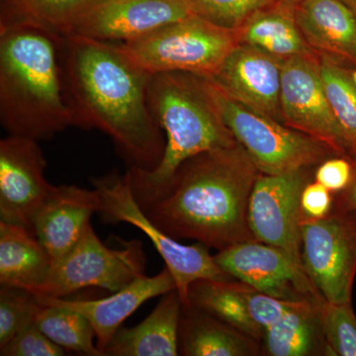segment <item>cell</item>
<instances>
[{
  "label": "cell",
  "instance_id": "obj_21",
  "mask_svg": "<svg viewBox=\"0 0 356 356\" xmlns=\"http://www.w3.org/2000/svg\"><path fill=\"white\" fill-rule=\"evenodd\" d=\"M51 266L53 259L32 232L0 221V284L37 292Z\"/></svg>",
  "mask_w": 356,
  "mask_h": 356
},
{
  "label": "cell",
  "instance_id": "obj_35",
  "mask_svg": "<svg viewBox=\"0 0 356 356\" xmlns=\"http://www.w3.org/2000/svg\"><path fill=\"white\" fill-rule=\"evenodd\" d=\"M336 200V199H334ZM336 202L356 213V161L353 163V177L350 186L341 192Z\"/></svg>",
  "mask_w": 356,
  "mask_h": 356
},
{
  "label": "cell",
  "instance_id": "obj_9",
  "mask_svg": "<svg viewBox=\"0 0 356 356\" xmlns=\"http://www.w3.org/2000/svg\"><path fill=\"white\" fill-rule=\"evenodd\" d=\"M304 270L329 303L351 302L356 275V213L334 200L327 217L301 222Z\"/></svg>",
  "mask_w": 356,
  "mask_h": 356
},
{
  "label": "cell",
  "instance_id": "obj_24",
  "mask_svg": "<svg viewBox=\"0 0 356 356\" xmlns=\"http://www.w3.org/2000/svg\"><path fill=\"white\" fill-rule=\"evenodd\" d=\"M250 288L241 281H196L189 290V304L261 341L264 331L255 324L248 311Z\"/></svg>",
  "mask_w": 356,
  "mask_h": 356
},
{
  "label": "cell",
  "instance_id": "obj_7",
  "mask_svg": "<svg viewBox=\"0 0 356 356\" xmlns=\"http://www.w3.org/2000/svg\"><path fill=\"white\" fill-rule=\"evenodd\" d=\"M100 199L99 213L109 222H128L140 229L153 243L172 273L177 291L184 306H189V290L199 280H233L218 266L201 243L182 245L149 220L134 195L128 172L112 173L92 180Z\"/></svg>",
  "mask_w": 356,
  "mask_h": 356
},
{
  "label": "cell",
  "instance_id": "obj_22",
  "mask_svg": "<svg viewBox=\"0 0 356 356\" xmlns=\"http://www.w3.org/2000/svg\"><path fill=\"white\" fill-rule=\"evenodd\" d=\"M179 351L187 356L259 355V341L196 307L182 306Z\"/></svg>",
  "mask_w": 356,
  "mask_h": 356
},
{
  "label": "cell",
  "instance_id": "obj_29",
  "mask_svg": "<svg viewBox=\"0 0 356 356\" xmlns=\"http://www.w3.org/2000/svg\"><path fill=\"white\" fill-rule=\"evenodd\" d=\"M327 355L356 356V316L351 302L322 307Z\"/></svg>",
  "mask_w": 356,
  "mask_h": 356
},
{
  "label": "cell",
  "instance_id": "obj_10",
  "mask_svg": "<svg viewBox=\"0 0 356 356\" xmlns=\"http://www.w3.org/2000/svg\"><path fill=\"white\" fill-rule=\"evenodd\" d=\"M281 121L323 143L337 156H348V145L325 93L320 57H294L281 67Z\"/></svg>",
  "mask_w": 356,
  "mask_h": 356
},
{
  "label": "cell",
  "instance_id": "obj_2",
  "mask_svg": "<svg viewBox=\"0 0 356 356\" xmlns=\"http://www.w3.org/2000/svg\"><path fill=\"white\" fill-rule=\"evenodd\" d=\"M259 170L240 144L185 161L165 191L143 206L165 233L222 250L254 241L248 201Z\"/></svg>",
  "mask_w": 356,
  "mask_h": 356
},
{
  "label": "cell",
  "instance_id": "obj_20",
  "mask_svg": "<svg viewBox=\"0 0 356 356\" xmlns=\"http://www.w3.org/2000/svg\"><path fill=\"white\" fill-rule=\"evenodd\" d=\"M296 0H276L236 30L238 44H250L280 60L318 57L307 44L295 16Z\"/></svg>",
  "mask_w": 356,
  "mask_h": 356
},
{
  "label": "cell",
  "instance_id": "obj_16",
  "mask_svg": "<svg viewBox=\"0 0 356 356\" xmlns=\"http://www.w3.org/2000/svg\"><path fill=\"white\" fill-rule=\"evenodd\" d=\"M177 290L172 273L165 267L158 275L140 276L127 286L114 292L106 298L67 300L36 295L41 305L65 307L79 312L88 318L96 334V346L102 351L111 341L124 321L135 313L145 302ZM104 355V353H103Z\"/></svg>",
  "mask_w": 356,
  "mask_h": 356
},
{
  "label": "cell",
  "instance_id": "obj_23",
  "mask_svg": "<svg viewBox=\"0 0 356 356\" xmlns=\"http://www.w3.org/2000/svg\"><path fill=\"white\" fill-rule=\"evenodd\" d=\"M325 302H297L277 323L266 329L261 341L266 355H327L322 313Z\"/></svg>",
  "mask_w": 356,
  "mask_h": 356
},
{
  "label": "cell",
  "instance_id": "obj_5",
  "mask_svg": "<svg viewBox=\"0 0 356 356\" xmlns=\"http://www.w3.org/2000/svg\"><path fill=\"white\" fill-rule=\"evenodd\" d=\"M238 44L234 30L192 14L119 46L149 76L184 72L211 79Z\"/></svg>",
  "mask_w": 356,
  "mask_h": 356
},
{
  "label": "cell",
  "instance_id": "obj_3",
  "mask_svg": "<svg viewBox=\"0 0 356 356\" xmlns=\"http://www.w3.org/2000/svg\"><path fill=\"white\" fill-rule=\"evenodd\" d=\"M60 39L31 26L0 29V122L9 135L38 142L72 126Z\"/></svg>",
  "mask_w": 356,
  "mask_h": 356
},
{
  "label": "cell",
  "instance_id": "obj_4",
  "mask_svg": "<svg viewBox=\"0 0 356 356\" xmlns=\"http://www.w3.org/2000/svg\"><path fill=\"white\" fill-rule=\"evenodd\" d=\"M147 105L165 133L163 159L152 170L131 168L128 175L140 207L159 197L185 161L238 145L211 99L205 79L184 72L149 77Z\"/></svg>",
  "mask_w": 356,
  "mask_h": 356
},
{
  "label": "cell",
  "instance_id": "obj_13",
  "mask_svg": "<svg viewBox=\"0 0 356 356\" xmlns=\"http://www.w3.org/2000/svg\"><path fill=\"white\" fill-rule=\"evenodd\" d=\"M46 168L37 140L13 135L0 140V221L33 233L34 218L55 186Z\"/></svg>",
  "mask_w": 356,
  "mask_h": 356
},
{
  "label": "cell",
  "instance_id": "obj_18",
  "mask_svg": "<svg viewBox=\"0 0 356 356\" xmlns=\"http://www.w3.org/2000/svg\"><path fill=\"white\" fill-rule=\"evenodd\" d=\"M295 16L316 55L356 69V21L341 0H296Z\"/></svg>",
  "mask_w": 356,
  "mask_h": 356
},
{
  "label": "cell",
  "instance_id": "obj_1",
  "mask_svg": "<svg viewBox=\"0 0 356 356\" xmlns=\"http://www.w3.org/2000/svg\"><path fill=\"white\" fill-rule=\"evenodd\" d=\"M60 56L72 126L108 135L132 168H156L165 139L147 105L149 74L119 44L79 35L60 37Z\"/></svg>",
  "mask_w": 356,
  "mask_h": 356
},
{
  "label": "cell",
  "instance_id": "obj_6",
  "mask_svg": "<svg viewBox=\"0 0 356 356\" xmlns=\"http://www.w3.org/2000/svg\"><path fill=\"white\" fill-rule=\"evenodd\" d=\"M205 83L222 121L262 175L296 172L339 156L323 143L235 102L209 79Z\"/></svg>",
  "mask_w": 356,
  "mask_h": 356
},
{
  "label": "cell",
  "instance_id": "obj_30",
  "mask_svg": "<svg viewBox=\"0 0 356 356\" xmlns=\"http://www.w3.org/2000/svg\"><path fill=\"white\" fill-rule=\"evenodd\" d=\"M192 13L226 29L238 30L248 18L276 0H187Z\"/></svg>",
  "mask_w": 356,
  "mask_h": 356
},
{
  "label": "cell",
  "instance_id": "obj_37",
  "mask_svg": "<svg viewBox=\"0 0 356 356\" xmlns=\"http://www.w3.org/2000/svg\"><path fill=\"white\" fill-rule=\"evenodd\" d=\"M351 76H353V83H355L356 86V69L353 70V72H351Z\"/></svg>",
  "mask_w": 356,
  "mask_h": 356
},
{
  "label": "cell",
  "instance_id": "obj_26",
  "mask_svg": "<svg viewBox=\"0 0 356 356\" xmlns=\"http://www.w3.org/2000/svg\"><path fill=\"white\" fill-rule=\"evenodd\" d=\"M34 323L54 343L65 350L104 356L95 343L96 334L88 318L65 307L42 305Z\"/></svg>",
  "mask_w": 356,
  "mask_h": 356
},
{
  "label": "cell",
  "instance_id": "obj_12",
  "mask_svg": "<svg viewBox=\"0 0 356 356\" xmlns=\"http://www.w3.org/2000/svg\"><path fill=\"white\" fill-rule=\"evenodd\" d=\"M215 261L229 276L264 294L286 301L325 302L305 270L280 248L248 241L219 250Z\"/></svg>",
  "mask_w": 356,
  "mask_h": 356
},
{
  "label": "cell",
  "instance_id": "obj_25",
  "mask_svg": "<svg viewBox=\"0 0 356 356\" xmlns=\"http://www.w3.org/2000/svg\"><path fill=\"white\" fill-rule=\"evenodd\" d=\"M95 0H4L0 29L31 26L64 37Z\"/></svg>",
  "mask_w": 356,
  "mask_h": 356
},
{
  "label": "cell",
  "instance_id": "obj_36",
  "mask_svg": "<svg viewBox=\"0 0 356 356\" xmlns=\"http://www.w3.org/2000/svg\"><path fill=\"white\" fill-rule=\"evenodd\" d=\"M341 2L350 9L351 14L356 21V0H341Z\"/></svg>",
  "mask_w": 356,
  "mask_h": 356
},
{
  "label": "cell",
  "instance_id": "obj_28",
  "mask_svg": "<svg viewBox=\"0 0 356 356\" xmlns=\"http://www.w3.org/2000/svg\"><path fill=\"white\" fill-rule=\"evenodd\" d=\"M41 304L35 294L20 288L1 285L0 289V348L34 322Z\"/></svg>",
  "mask_w": 356,
  "mask_h": 356
},
{
  "label": "cell",
  "instance_id": "obj_17",
  "mask_svg": "<svg viewBox=\"0 0 356 356\" xmlns=\"http://www.w3.org/2000/svg\"><path fill=\"white\" fill-rule=\"evenodd\" d=\"M100 199L95 189L76 185L54 186L33 222V234L38 238L53 262L72 250L99 213Z\"/></svg>",
  "mask_w": 356,
  "mask_h": 356
},
{
  "label": "cell",
  "instance_id": "obj_14",
  "mask_svg": "<svg viewBox=\"0 0 356 356\" xmlns=\"http://www.w3.org/2000/svg\"><path fill=\"white\" fill-rule=\"evenodd\" d=\"M192 14L187 0H95L70 35L125 43Z\"/></svg>",
  "mask_w": 356,
  "mask_h": 356
},
{
  "label": "cell",
  "instance_id": "obj_15",
  "mask_svg": "<svg viewBox=\"0 0 356 356\" xmlns=\"http://www.w3.org/2000/svg\"><path fill=\"white\" fill-rule=\"evenodd\" d=\"M282 62L250 44H238L216 74L207 79L235 102L282 123Z\"/></svg>",
  "mask_w": 356,
  "mask_h": 356
},
{
  "label": "cell",
  "instance_id": "obj_32",
  "mask_svg": "<svg viewBox=\"0 0 356 356\" xmlns=\"http://www.w3.org/2000/svg\"><path fill=\"white\" fill-rule=\"evenodd\" d=\"M296 303L297 302L275 298L252 287L248 292V311L250 317L264 331L277 323Z\"/></svg>",
  "mask_w": 356,
  "mask_h": 356
},
{
  "label": "cell",
  "instance_id": "obj_31",
  "mask_svg": "<svg viewBox=\"0 0 356 356\" xmlns=\"http://www.w3.org/2000/svg\"><path fill=\"white\" fill-rule=\"evenodd\" d=\"M1 356H64L65 350L49 339L34 322L0 348Z\"/></svg>",
  "mask_w": 356,
  "mask_h": 356
},
{
  "label": "cell",
  "instance_id": "obj_27",
  "mask_svg": "<svg viewBox=\"0 0 356 356\" xmlns=\"http://www.w3.org/2000/svg\"><path fill=\"white\" fill-rule=\"evenodd\" d=\"M321 76L327 99L348 145V156L356 161V86L350 70L320 58Z\"/></svg>",
  "mask_w": 356,
  "mask_h": 356
},
{
  "label": "cell",
  "instance_id": "obj_19",
  "mask_svg": "<svg viewBox=\"0 0 356 356\" xmlns=\"http://www.w3.org/2000/svg\"><path fill=\"white\" fill-rule=\"evenodd\" d=\"M181 299L177 290L163 295L154 311L139 325L121 327L103 353L111 356H175L179 353Z\"/></svg>",
  "mask_w": 356,
  "mask_h": 356
},
{
  "label": "cell",
  "instance_id": "obj_8",
  "mask_svg": "<svg viewBox=\"0 0 356 356\" xmlns=\"http://www.w3.org/2000/svg\"><path fill=\"white\" fill-rule=\"evenodd\" d=\"M145 267L146 257L140 241L123 243L119 250L110 248L90 224L76 245L53 262L48 280L33 294L65 298L89 287L114 293L144 275Z\"/></svg>",
  "mask_w": 356,
  "mask_h": 356
},
{
  "label": "cell",
  "instance_id": "obj_34",
  "mask_svg": "<svg viewBox=\"0 0 356 356\" xmlns=\"http://www.w3.org/2000/svg\"><path fill=\"white\" fill-rule=\"evenodd\" d=\"M302 221L327 217L334 205V193L318 181L309 182L301 194Z\"/></svg>",
  "mask_w": 356,
  "mask_h": 356
},
{
  "label": "cell",
  "instance_id": "obj_33",
  "mask_svg": "<svg viewBox=\"0 0 356 356\" xmlns=\"http://www.w3.org/2000/svg\"><path fill=\"white\" fill-rule=\"evenodd\" d=\"M353 177V163L346 156L325 159L316 170L315 180L332 193H341L350 186Z\"/></svg>",
  "mask_w": 356,
  "mask_h": 356
},
{
  "label": "cell",
  "instance_id": "obj_11",
  "mask_svg": "<svg viewBox=\"0 0 356 356\" xmlns=\"http://www.w3.org/2000/svg\"><path fill=\"white\" fill-rule=\"evenodd\" d=\"M308 168L284 175L259 173L252 187L248 222L255 241L280 248L304 269L301 257V194Z\"/></svg>",
  "mask_w": 356,
  "mask_h": 356
}]
</instances>
